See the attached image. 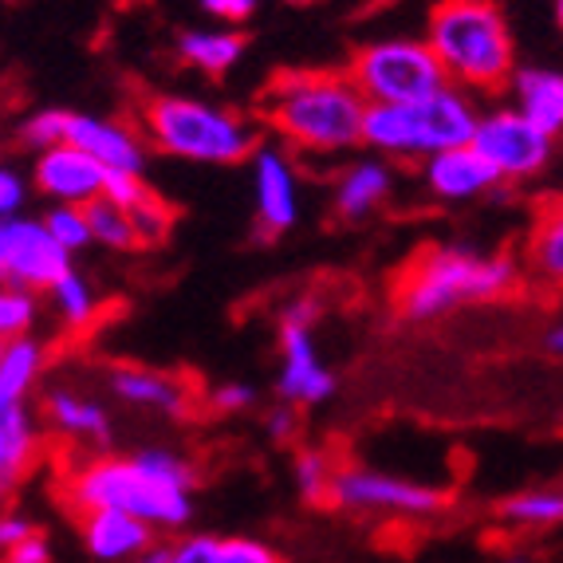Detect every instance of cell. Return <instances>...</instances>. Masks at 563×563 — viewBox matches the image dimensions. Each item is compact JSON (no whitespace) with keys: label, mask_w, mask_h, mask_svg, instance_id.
I'll list each match as a JSON object with an SVG mask.
<instances>
[{"label":"cell","mask_w":563,"mask_h":563,"mask_svg":"<svg viewBox=\"0 0 563 563\" xmlns=\"http://www.w3.org/2000/svg\"><path fill=\"white\" fill-rule=\"evenodd\" d=\"M134 126L151 142V151L178 162H198V166H241L264 142L253 119L178 91L139 99Z\"/></svg>","instance_id":"5b68a950"},{"label":"cell","mask_w":563,"mask_h":563,"mask_svg":"<svg viewBox=\"0 0 563 563\" xmlns=\"http://www.w3.org/2000/svg\"><path fill=\"white\" fill-rule=\"evenodd\" d=\"M316 320H320V303L311 296L284 303L280 311V371H276V395L284 402L311 410L323 406L335 395V375L323 363L320 343H316Z\"/></svg>","instance_id":"9c48e42d"},{"label":"cell","mask_w":563,"mask_h":563,"mask_svg":"<svg viewBox=\"0 0 563 563\" xmlns=\"http://www.w3.org/2000/svg\"><path fill=\"white\" fill-rule=\"evenodd\" d=\"M29 181H24V174L12 166H0V221L4 217H16L24 213V206H29Z\"/></svg>","instance_id":"8d00e7d4"},{"label":"cell","mask_w":563,"mask_h":563,"mask_svg":"<svg viewBox=\"0 0 563 563\" xmlns=\"http://www.w3.org/2000/svg\"><path fill=\"white\" fill-rule=\"evenodd\" d=\"M477 122V99L450 84L418 103H371L363 119V146L386 162H426L430 154L470 146Z\"/></svg>","instance_id":"8992f818"},{"label":"cell","mask_w":563,"mask_h":563,"mask_svg":"<svg viewBox=\"0 0 563 563\" xmlns=\"http://www.w3.org/2000/svg\"><path fill=\"white\" fill-rule=\"evenodd\" d=\"M44 296H47L52 316H56L67 331H87L95 320H99V291H95V284L79 273L76 264H71Z\"/></svg>","instance_id":"484cf974"},{"label":"cell","mask_w":563,"mask_h":563,"mask_svg":"<svg viewBox=\"0 0 563 563\" xmlns=\"http://www.w3.org/2000/svg\"><path fill=\"white\" fill-rule=\"evenodd\" d=\"M390 194H395V166L378 154L355 158L331 181V213L343 225H358L366 217H375L390 201Z\"/></svg>","instance_id":"ac0fdd59"},{"label":"cell","mask_w":563,"mask_h":563,"mask_svg":"<svg viewBox=\"0 0 563 563\" xmlns=\"http://www.w3.org/2000/svg\"><path fill=\"white\" fill-rule=\"evenodd\" d=\"M47 366V343L29 331L0 347V406H29Z\"/></svg>","instance_id":"44dd1931"},{"label":"cell","mask_w":563,"mask_h":563,"mask_svg":"<svg viewBox=\"0 0 563 563\" xmlns=\"http://www.w3.org/2000/svg\"><path fill=\"white\" fill-rule=\"evenodd\" d=\"M67 114L64 107H44V111L29 114L24 119V126H20V142L24 146H32V151H47V146H59V142H67Z\"/></svg>","instance_id":"1f68e13d"},{"label":"cell","mask_w":563,"mask_h":563,"mask_svg":"<svg viewBox=\"0 0 563 563\" xmlns=\"http://www.w3.org/2000/svg\"><path fill=\"white\" fill-rule=\"evenodd\" d=\"M40 450V426L29 406H0V488L29 473Z\"/></svg>","instance_id":"cb8c5ba5"},{"label":"cell","mask_w":563,"mask_h":563,"mask_svg":"<svg viewBox=\"0 0 563 563\" xmlns=\"http://www.w3.org/2000/svg\"><path fill=\"white\" fill-rule=\"evenodd\" d=\"M178 59L198 76L221 79L229 76L244 56V36L233 29H189L174 40Z\"/></svg>","instance_id":"7402d4cb"},{"label":"cell","mask_w":563,"mask_h":563,"mask_svg":"<svg viewBox=\"0 0 563 563\" xmlns=\"http://www.w3.org/2000/svg\"><path fill=\"white\" fill-rule=\"evenodd\" d=\"M525 261L532 276L548 288H563V198L548 201L532 221L525 244Z\"/></svg>","instance_id":"603a6c76"},{"label":"cell","mask_w":563,"mask_h":563,"mask_svg":"<svg viewBox=\"0 0 563 563\" xmlns=\"http://www.w3.org/2000/svg\"><path fill=\"white\" fill-rule=\"evenodd\" d=\"M201 9L213 20H221V24H244L261 9V0H201Z\"/></svg>","instance_id":"f35d334b"},{"label":"cell","mask_w":563,"mask_h":563,"mask_svg":"<svg viewBox=\"0 0 563 563\" xmlns=\"http://www.w3.org/2000/svg\"><path fill=\"white\" fill-rule=\"evenodd\" d=\"M76 256L47 233L44 217H4L0 221V284L44 296L59 276L71 268Z\"/></svg>","instance_id":"8fae6325"},{"label":"cell","mask_w":563,"mask_h":563,"mask_svg":"<svg viewBox=\"0 0 563 563\" xmlns=\"http://www.w3.org/2000/svg\"><path fill=\"white\" fill-rule=\"evenodd\" d=\"M256 406V386L241 383V378H229V383L213 386L209 390V410L213 413H244Z\"/></svg>","instance_id":"e575fe53"},{"label":"cell","mask_w":563,"mask_h":563,"mask_svg":"<svg viewBox=\"0 0 563 563\" xmlns=\"http://www.w3.org/2000/svg\"><path fill=\"white\" fill-rule=\"evenodd\" d=\"M87 221H91V244L107 249V253H131L139 249V236H134L131 213L111 198H95L87 206Z\"/></svg>","instance_id":"4316f807"},{"label":"cell","mask_w":563,"mask_h":563,"mask_svg":"<svg viewBox=\"0 0 563 563\" xmlns=\"http://www.w3.org/2000/svg\"><path fill=\"white\" fill-rule=\"evenodd\" d=\"M217 563H280V555L256 536H225L217 540Z\"/></svg>","instance_id":"d6a6232c"},{"label":"cell","mask_w":563,"mask_h":563,"mask_svg":"<svg viewBox=\"0 0 563 563\" xmlns=\"http://www.w3.org/2000/svg\"><path fill=\"white\" fill-rule=\"evenodd\" d=\"M166 563H217V536L189 532L166 548Z\"/></svg>","instance_id":"d590c367"},{"label":"cell","mask_w":563,"mask_h":563,"mask_svg":"<svg viewBox=\"0 0 563 563\" xmlns=\"http://www.w3.org/2000/svg\"><path fill=\"white\" fill-rule=\"evenodd\" d=\"M29 536H36V525L20 512H0V552L9 555L16 544H24Z\"/></svg>","instance_id":"ab89813d"},{"label":"cell","mask_w":563,"mask_h":563,"mask_svg":"<svg viewBox=\"0 0 563 563\" xmlns=\"http://www.w3.org/2000/svg\"><path fill=\"white\" fill-rule=\"evenodd\" d=\"M107 390H111L114 402L131 406L139 413L166 418V422H186L189 413H194V390H189V383H181L169 371H158V366H139V363L111 366L107 371Z\"/></svg>","instance_id":"5bb4252c"},{"label":"cell","mask_w":563,"mask_h":563,"mask_svg":"<svg viewBox=\"0 0 563 563\" xmlns=\"http://www.w3.org/2000/svg\"><path fill=\"white\" fill-rule=\"evenodd\" d=\"M44 225L71 256L84 253V249H91V221H87V206H47Z\"/></svg>","instance_id":"4dcf8cb0"},{"label":"cell","mask_w":563,"mask_h":563,"mask_svg":"<svg viewBox=\"0 0 563 563\" xmlns=\"http://www.w3.org/2000/svg\"><path fill=\"white\" fill-rule=\"evenodd\" d=\"M288 4H296V9H303V4H320V0H288Z\"/></svg>","instance_id":"bcb514c9"},{"label":"cell","mask_w":563,"mask_h":563,"mask_svg":"<svg viewBox=\"0 0 563 563\" xmlns=\"http://www.w3.org/2000/svg\"><path fill=\"white\" fill-rule=\"evenodd\" d=\"M131 563H166V548H162V544H154L151 552H142L139 560H131Z\"/></svg>","instance_id":"7bdbcfd3"},{"label":"cell","mask_w":563,"mask_h":563,"mask_svg":"<svg viewBox=\"0 0 563 563\" xmlns=\"http://www.w3.org/2000/svg\"><path fill=\"white\" fill-rule=\"evenodd\" d=\"M300 406H291V402H276L273 410H264V433H268V442L273 445H291V442H300Z\"/></svg>","instance_id":"836d02e7"},{"label":"cell","mask_w":563,"mask_h":563,"mask_svg":"<svg viewBox=\"0 0 563 563\" xmlns=\"http://www.w3.org/2000/svg\"><path fill=\"white\" fill-rule=\"evenodd\" d=\"M426 44L445 79L470 95H500L517 71V44L497 0H433L426 12Z\"/></svg>","instance_id":"3957f363"},{"label":"cell","mask_w":563,"mask_h":563,"mask_svg":"<svg viewBox=\"0 0 563 563\" xmlns=\"http://www.w3.org/2000/svg\"><path fill=\"white\" fill-rule=\"evenodd\" d=\"M544 347L552 351L555 358H563V323H555V328L548 331V335H544Z\"/></svg>","instance_id":"b9f144b4"},{"label":"cell","mask_w":563,"mask_h":563,"mask_svg":"<svg viewBox=\"0 0 563 563\" xmlns=\"http://www.w3.org/2000/svg\"><path fill=\"white\" fill-rule=\"evenodd\" d=\"M512 107L525 114L532 126L560 139L563 134V71L555 67H517L508 79Z\"/></svg>","instance_id":"ffe728a7"},{"label":"cell","mask_w":563,"mask_h":563,"mask_svg":"<svg viewBox=\"0 0 563 563\" xmlns=\"http://www.w3.org/2000/svg\"><path fill=\"white\" fill-rule=\"evenodd\" d=\"M347 76L366 95V103H418L450 87L426 36H383L355 47Z\"/></svg>","instance_id":"52a82bcc"},{"label":"cell","mask_w":563,"mask_h":563,"mask_svg":"<svg viewBox=\"0 0 563 563\" xmlns=\"http://www.w3.org/2000/svg\"><path fill=\"white\" fill-rule=\"evenodd\" d=\"M79 536L91 563H131L154 548V528L146 520L122 512V508H84Z\"/></svg>","instance_id":"d6986e66"},{"label":"cell","mask_w":563,"mask_h":563,"mask_svg":"<svg viewBox=\"0 0 563 563\" xmlns=\"http://www.w3.org/2000/svg\"><path fill=\"white\" fill-rule=\"evenodd\" d=\"M555 20H560V29H563V0H555Z\"/></svg>","instance_id":"f6af8a7d"},{"label":"cell","mask_w":563,"mask_h":563,"mask_svg":"<svg viewBox=\"0 0 563 563\" xmlns=\"http://www.w3.org/2000/svg\"><path fill=\"white\" fill-rule=\"evenodd\" d=\"M473 146L488 158V166L497 169L500 181H532L540 178L552 162L555 139L544 134L540 126L525 119L517 107H493V111H481L477 134H473Z\"/></svg>","instance_id":"30bf717a"},{"label":"cell","mask_w":563,"mask_h":563,"mask_svg":"<svg viewBox=\"0 0 563 563\" xmlns=\"http://www.w3.org/2000/svg\"><path fill=\"white\" fill-rule=\"evenodd\" d=\"M497 563H528L525 555H505V560H497Z\"/></svg>","instance_id":"ee69618b"},{"label":"cell","mask_w":563,"mask_h":563,"mask_svg":"<svg viewBox=\"0 0 563 563\" xmlns=\"http://www.w3.org/2000/svg\"><path fill=\"white\" fill-rule=\"evenodd\" d=\"M40 323V296L36 291L12 288L0 284V343H9L16 335H29Z\"/></svg>","instance_id":"f546056e"},{"label":"cell","mask_w":563,"mask_h":563,"mask_svg":"<svg viewBox=\"0 0 563 563\" xmlns=\"http://www.w3.org/2000/svg\"><path fill=\"white\" fill-rule=\"evenodd\" d=\"M517 280L520 264L512 256H488L473 244H433L402 268L395 308L410 323H433L465 303L500 300Z\"/></svg>","instance_id":"277c9868"},{"label":"cell","mask_w":563,"mask_h":563,"mask_svg":"<svg viewBox=\"0 0 563 563\" xmlns=\"http://www.w3.org/2000/svg\"><path fill=\"white\" fill-rule=\"evenodd\" d=\"M0 347H4V343H0Z\"/></svg>","instance_id":"7dc6e473"},{"label":"cell","mask_w":563,"mask_h":563,"mask_svg":"<svg viewBox=\"0 0 563 563\" xmlns=\"http://www.w3.org/2000/svg\"><path fill=\"white\" fill-rule=\"evenodd\" d=\"M67 142L87 151L111 174H146V162H151V142L142 139L134 122L122 119L71 111L67 114Z\"/></svg>","instance_id":"9a60e30c"},{"label":"cell","mask_w":563,"mask_h":563,"mask_svg":"<svg viewBox=\"0 0 563 563\" xmlns=\"http://www.w3.org/2000/svg\"><path fill=\"white\" fill-rule=\"evenodd\" d=\"M422 166V186L433 201H442V206H470V201L488 198L500 181V174L488 166V158L477 151V146H453V151L442 154H430Z\"/></svg>","instance_id":"2e32d148"},{"label":"cell","mask_w":563,"mask_h":563,"mask_svg":"<svg viewBox=\"0 0 563 563\" xmlns=\"http://www.w3.org/2000/svg\"><path fill=\"white\" fill-rule=\"evenodd\" d=\"M366 95L347 71H280L261 91V126L291 154L331 158L363 146Z\"/></svg>","instance_id":"7a4b0ae2"},{"label":"cell","mask_w":563,"mask_h":563,"mask_svg":"<svg viewBox=\"0 0 563 563\" xmlns=\"http://www.w3.org/2000/svg\"><path fill=\"white\" fill-rule=\"evenodd\" d=\"M198 473L178 450L146 445L134 453H95L67 473V505L122 508L146 520L154 532H186L194 520Z\"/></svg>","instance_id":"6da1fadb"},{"label":"cell","mask_w":563,"mask_h":563,"mask_svg":"<svg viewBox=\"0 0 563 563\" xmlns=\"http://www.w3.org/2000/svg\"><path fill=\"white\" fill-rule=\"evenodd\" d=\"M253 166V206H256V229L264 241L284 236L300 225V169L296 154L284 142H261L249 158Z\"/></svg>","instance_id":"7c38bea8"},{"label":"cell","mask_w":563,"mask_h":563,"mask_svg":"<svg viewBox=\"0 0 563 563\" xmlns=\"http://www.w3.org/2000/svg\"><path fill=\"white\" fill-rule=\"evenodd\" d=\"M331 505L355 517L433 520L445 512V493L398 473L371 470V465H339L331 481Z\"/></svg>","instance_id":"ba28073f"},{"label":"cell","mask_w":563,"mask_h":563,"mask_svg":"<svg viewBox=\"0 0 563 563\" xmlns=\"http://www.w3.org/2000/svg\"><path fill=\"white\" fill-rule=\"evenodd\" d=\"M9 563H52V544H47L44 536H29L24 544H16L9 552Z\"/></svg>","instance_id":"60d3db41"},{"label":"cell","mask_w":563,"mask_h":563,"mask_svg":"<svg viewBox=\"0 0 563 563\" xmlns=\"http://www.w3.org/2000/svg\"><path fill=\"white\" fill-rule=\"evenodd\" d=\"M335 461L328 457L316 445H303L296 457H291V481H296V493H300L308 505H331V481H335Z\"/></svg>","instance_id":"83f0119b"},{"label":"cell","mask_w":563,"mask_h":563,"mask_svg":"<svg viewBox=\"0 0 563 563\" xmlns=\"http://www.w3.org/2000/svg\"><path fill=\"white\" fill-rule=\"evenodd\" d=\"M497 520L512 532H548L563 528V488H525L497 505Z\"/></svg>","instance_id":"d4e9b609"},{"label":"cell","mask_w":563,"mask_h":563,"mask_svg":"<svg viewBox=\"0 0 563 563\" xmlns=\"http://www.w3.org/2000/svg\"><path fill=\"white\" fill-rule=\"evenodd\" d=\"M107 174L87 151L59 142L47 146L32 162V194L47 198V206H91L95 198H103Z\"/></svg>","instance_id":"4fadbf2b"},{"label":"cell","mask_w":563,"mask_h":563,"mask_svg":"<svg viewBox=\"0 0 563 563\" xmlns=\"http://www.w3.org/2000/svg\"><path fill=\"white\" fill-rule=\"evenodd\" d=\"M126 213H131L139 249H154V244H162L169 236V229H174V221H178L174 209H169V201L162 198V194H154V189H146V194L126 209Z\"/></svg>","instance_id":"f1b7e54d"},{"label":"cell","mask_w":563,"mask_h":563,"mask_svg":"<svg viewBox=\"0 0 563 563\" xmlns=\"http://www.w3.org/2000/svg\"><path fill=\"white\" fill-rule=\"evenodd\" d=\"M146 181H142V174H107V189H103V198L119 201L122 209H131L134 201L146 194Z\"/></svg>","instance_id":"74e56055"},{"label":"cell","mask_w":563,"mask_h":563,"mask_svg":"<svg viewBox=\"0 0 563 563\" xmlns=\"http://www.w3.org/2000/svg\"><path fill=\"white\" fill-rule=\"evenodd\" d=\"M44 422L56 438L84 445L91 453H107L114 445V422L99 398L79 395L71 386H52L44 395Z\"/></svg>","instance_id":"e0dca14e"}]
</instances>
